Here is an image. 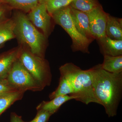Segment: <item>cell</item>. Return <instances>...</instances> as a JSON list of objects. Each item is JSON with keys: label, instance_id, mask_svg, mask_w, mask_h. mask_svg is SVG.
I'll return each mask as SVG.
<instances>
[{"label": "cell", "instance_id": "obj_1", "mask_svg": "<svg viewBox=\"0 0 122 122\" xmlns=\"http://www.w3.org/2000/svg\"><path fill=\"white\" fill-rule=\"evenodd\" d=\"M94 92L99 105L109 117L117 115L122 96V73H113L102 68L101 64L89 69Z\"/></svg>", "mask_w": 122, "mask_h": 122}, {"label": "cell", "instance_id": "obj_2", "mask_svg": "<svg viewBox=\"0 0 122 122\" xmlns=\"http://www.w3.org/2000/svg\"><path fill=\"white\" fill-rule=\"evenodd\" d=\"M59 70L69 79L73 91L71 95L76 97L75 100L86 105L91 103L99 105L94 92L89 70H82L70 62L61 66Z\"/></svg>", "mask_w": 122, "mask_h": 122}, {"label": "cell", "instance_id": "obj_3", "mask_svg": "<svg viewBox=\"0 0 122 122\" xmlns=\"http://www.w3.org/2000/svg\"><path fill=\"white\" fill-rule=\"evenodd\" d=\"M15 23V38L28 47L33 54L44 58L46 38L21 12H17L13 18Z\"/></svg>", "mask_w": 122, "mask_h": 122}, {"label": "cell", "instance_id": "obj_4", "mask_svg": "<svg viewBox=\"0 0 122 122\" xmlns=\"http://www.w3.org/2000/svg\"><path fill=\"white\" fill-rule=\"evenodd\" d=\"M18 60L44 88L50 86L52 74L48 62L44 58L33 54L28 49H22Z\"/></svg>", "mask_w": 122, "mask_h": 122}, {"label": "cell", "instance_id": "obj_5", "mask_svg": "<svg viewBox=\"0 0 122 122\" xmlns=\"http://www.w3.org/2000/svg\"><path fill=\"white\" fill-rule=\"evenodd\" d=\"M51 16L55 22L61 26L71 37L74 50L89 53V46L91 40L82 35L76 29L71 15L69 5L58 10Z\"/></svg>", "mask_w": 122, "mask_h": 122}, {"label": "cell", "instance_id": "obj_6", "mask_svg": "<svg viewBox=\"0 0 122 122\" xmlns=\"http://www.w3.org/2000/svg\"><path fill=\"white\" fill-rule=\"evenodd\" d=\"M10 85L19 91H41L44 88L33 77L18 59L14 63L7 78Z\"/></svg>", "mask_w": 122, "mask_h": 122}, {"label": "cell", "instance_id": "obj_7", "mask_svg": "<svg viewBox=\"0 0 122 122\" xmlns=\"http://www.w3.org/2000/svg\"><path fill=\"white\" fill-rule=\"evenodd\" d=\"M90 30L94 38L98 40L106 36V28L108 14L101 5L87 13Z\"/></svg>", "mask_w": 122, "mask_h": 122}, {"label": "cell", "instance_id": "obj_8", "mask_svg": "<svg viewBox=\"0 0 122 122\" xmlns=\"http://www.w3.org/2000/svg\"><path fill=\"white\" fill-rule=\"evenodd\" d=\"M26 16L34 25L41 30L46 38L48 37L50 30L51 16L48 13L45 3H39Z\"/></svg>", "mask_w": 122, "mask_h": 122}, {"label": "cell", "instance_id": "obj_9", "mask_svg": "<svg viewBox=\"0 0 122 122\" xmlns=\"http://www.w3.org/2000/svg\"><path fill=\"white\" fill-rule=\"evenodd\" d=\"M21 49L17 47L0 54V79H7L14 63L18 59Z\"/></svg>", "mask_w": 122, "mask_h": 122}, {"label": "cell", "instance_id": "obj_10", "mask_svg": "<svg viewBox=\"0 0 122 122\" xmlns=\"http://www.w3.org/2000/svg\"><path fill=\"white\" fill-rule=\"evenodd\" d=\"M70 14L78 32L91 41L94 39L90 30L89 17L86 13L70 7Z\"/></svg>", "mask_w": 122, "mask_h": 122}, {"label": "cell", "instance_id": "obj_11", "mask_svg": "<svg viewBox=\"0 0 122 122\" xmlns=\"http://www.w3.org/2000/svg\"><path fill=\"white\" fill-rule=\"evenodd\" d=\"M98 40L103 55L113 56L122 55V40H114L107 35Z\"/></svg>", "mask_w": 122, "mask_h": 122}, {"label": "cell", "instance_id": "obj_12", "mask_svg": "<svg viewBox=\"0 0 122 122\" xmlns=\"http://www.w3.org/2000/svg\"><path fill=\"white\" fill-rule=\"evenodd\" d=\"M74 96L71 95H61L55 97L49 101H43L37 107V110H42L48 112L52 115L58 111L64 103L72 99H75Z\"/></svg>", "mask_w": 122, "mask_h": 122}, {"label": "cell", "instance_id": "obj_13", "mask_svg": "<svg viewBox=\"0 0 122 122\" xmlns=\"http://www.w3.org/2000/svg\"><path fill=\"white\" fill-rule=\"evenodd\" d=\"M106 35L112 39L122 40V20L108 14L106 28Z\"/></svg>", "mask_w": 122, "mask_h": 122}, {"label": "cell", "instance_id": "obj_14", "mask_svg": "<svg viewBox=\"0 0 122 122\" xmlns=\"http://www.w3.org/2000/svg\"><path fill=\"white\" fill-rule=\"evenodd\" d=\"M15 23L13 18H5L0 21V46L11 39L15 38Z\"/></svg>", "mask_w": 122, "mask_h": 122}, {"label": "cell", "instance_id": "obj_15", "mask_svg": "<svg viewBox=\"0 0 122 122\" xmlns=\"http://www.w3.org/2000/svg\"><path fill=\"white\" fill-rule=\"evenodd\" d=\"M60 74L59 85L57 89L49 95L50 99L61 95H71L73 92L69 79L62 72H60Z\"/></svg>", "mask_w": 122, "mask_h": 122}, {"label": "cell", "instance_id": "obj_16", "mask_svg": "<svg viewBox=\"0 0 122 122\" xmlns=\"http://www.w3.org/2000/svg\"><path fill=\"white\" fill-rule=\"evenodd\" d=\"M102 68L107 72L113 73H122V55L113 56L104 55Z\"/></svg>", "mask_w": 122, "mask_h": 122}, {"label": "cell", "instance_id": "obj_17", "mask_svg": "<svg viewBox=\"0 0 122 122\" xmlns=\"http://www.w3.org/2000/svg\"><path fill=\"white\" fill-rule=\"evenodd\" d=\"M43 0H2L3 4L14 9L29 12Z\"/></svg>", "mask_w": 122, "mask_h": 122}, {"label": "cell", "instance_id": "obj_18", "mask_svg": "<svg viewBox=\"0 0 122 122\" xmlns=\"http://www.w3.org/2000/svg\"><path fill=\"white\" fill-rule=\"evenodd\" d=\"M23 91H17L0 97V116L15 102L21 100L24 93Z\"/></svg>", "mask_w": 122, "mask_h": 122}, {"label": "cell", "instance_id": "obj_19", "mask_svg": "<svg viewBox=\"0 0 122 122\" xmlns=\"http://www.w3.org/2000/svg\"><path fill=\"white\" fill-rule=\"evenodd\" d=\"M69 5L75 9L87 13L101 5L97 0H74Z\"/></svg>", "mask_w": 122, "mask_h": 122}, {"label": "cell", "instance_id": "obj_20", "mask_svg": "<svg viewBox=\"0 0 122 122\" xmlns=\"http://www.w3.org/2000/svg\"><path fill=\"white\" fill-rule=\"evenodd\" d=\"M74 0H43L48 13L52 15L62 8L70 5Z\"/></svg>", "mask_w": 122, "mask_h": 122}, {"label": "cell", "instance_id": "obj_21", "mask_svg": "<svg viewBox=\"0 0 122 122\" xmlns=\"http://www.w3.org/2000/svg\"><path fill=\"white\" fill-rule=\"evenodd\" d=\"M17 91H19L10 85L7 79H0V97Z\"/></svg>", "mask_w": 122, "mask_h": 122}, {"label": "cell", "instance_id": "obj_22", "mask_svg": "<svg viewBox=\"0 0 122 122\" xmlns=\"http://www.w3.org/2000/svg\"><path fill=\"white\" fill-rule=\"evenodd\" d=\"M35 118L32 121L27 122H47L51 115V114L48 112L38 110Z\"/></svg>", "mask_w": 122, "mask_h": 122}, {"label": "cell", "instance_id": "obj_23", "mask_svg": "<svg viewBox=\"0 0 122 122\" xmlns=\"http://www.w3.org/2000/svg\"><path fill=\"white\" fill-rule=\"evenodd\" d=\"M10 122H24L21 116H18L14 112L11 113Z\"/></svg>", "mask_w": 122, "mask_h": 122}, {"label": "cell", "instance_id": "obj_24", "mask_svg": "<svg viewBox=\"0 0 122 122\" xmlns=\"http://www.w3.org/2000/svg\"><path fill=\"white\" fill-rule=\"evenodd\" d=\"M7 11V7L4 4H0V21L5 18Z\"/></svg>", "mask_w": 122, "mask_h": 122}, {"label": "cell", "instance_id": "obj_25", "mask_svg": "<svg viewBox=\"0 0 122 122\" xmlns=\"http://www.w3.org/2000/svg\"><path fill=\"white\" fill-rule=\"evenodd\" d=\"M3 4L2 2V0H0V4Z\"/></svg>", "mask_w": 122, "mask_h": 122}, {"label": "cell", "instance_id": "obj_26", "mask_svg": "<svg viewBox=\"0 0 122 122\" xmlns=\"http://www.w3.org/2000/svg\"><path fill=\"white\" fill-rule=\"evenodd\" d=\"M3 45H1L0 46V49H1V48H2V47H3Z\"/></svg>", "mask_w": 122, "mask_h": 122}]
</instances>
